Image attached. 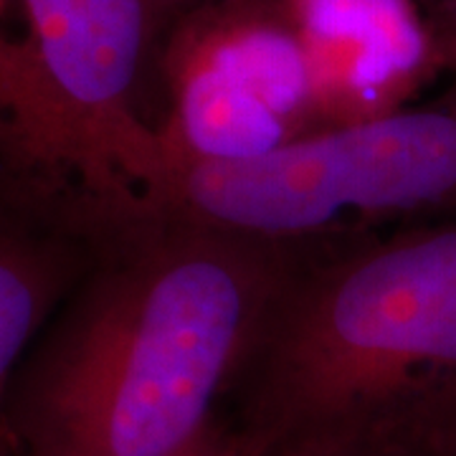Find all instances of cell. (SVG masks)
I'll return each instance as SVG.
<instances>
[{
	"instance_id": "cell-1",
	"label": "cell",
	"mask_w": 456,
	"mask_h": 456,
	"mask_svg": "<svg viewBox=\"0 0 456 456\" xmlns=\"http://www.w3.org/2000/svg\"><path fill=\"white\" fill-rule=\"evenodd\" d=\"M302 246L165 218L99 254L20 362L18 456H183Z\"/></svg>"
},
{
	"instance_id": "cell-2",
	"label": "cell",
	"mask_w": 456,
	"mask_h": 456,
	"mask_svg": "<svg viewBox=\"0 0 456 456\" xmlns=\"http://www.w3.org/2000/svg\"><path fill=\"white\" fill-rule=\"evenodd\" d=\"M228 395L244 456H391L456 421V221L305 246Z\"/></svg>"
},
{
	"instance_id": "cell-3",
	"label": "cell",
	"mask_w": 456,
	"mask_h": 456,
	"mask_svg": "<svg viewBox=\"0 0 456 456\" xmlns=\"http://www.w3.org/2000/svg\"><path fill=\"white\" fill-rule=\"evenodd\" d=\"M150 0H0V221L104 254L167 216Z\"/></svg>"
},
{
	"instance_id": "cell-4",
	"label": "cell",
	"mask_w": 456,
	"mask_h": 456,
	"mask_svg": "<svg viewBox=\"0 0 456 456\" xmlns=\"http://www.w3.org/2000/svg\"><path fill=\"white\" fill-rule=\"evenodd\" d=\"M167 216L284 246L456 221V86L431 104L312 132L259 158L178 163Z\"/></svg>"
},
{
	"instance_id": "cell-5",
	"label": "cell",
	"mask_w": 456,
	"mask_h": 456,
	"mask_svg": "<svg viewBox=\"0 0 456 456\" xmlns=\"http://www.w3.org/2000/svg\"><path fill=\"white\" fill-rule=\"evenodd\" d=\"M173 165L231 163L325 130L310 59L284 0H213L165 53Z\"/></svg>"
},
{
	"instance_id": "cell-6",
	"label": "cell",
	"mask_w": 456,
	"mask_h": 456,
	"mask_svg": "<svg viewBox=\"0 0 456 456\" xmlns=\"http://www.w3.org/2000/svg\"><path fill=\"white\" fill-rule=\"evenodd\" d=\"M310 59L322 125L403 110L444 69L421 0H284Z\"/></svg>"
},
{
	"instance_id": "cell-7",
	"label": "cell",
	"mask_w": 456,
	"mask_h": 456,
	"mask_svg": "<svg viewBox=\"0 0 456 456\" xmlns=\"http://www.w3.org/2000/svg\"><path fill=\"white\" fill-rule=\"evenodd\" d=\"M94 259L79 246L0 221V456H18L8 419L18 368Z\"/></svg>"
},
{
	"instance_id": "cell-8",
	"label": "cell",
	"mask_w": 456,
	"mask_h": 456,
	"mask_svg": "<svg viewBox=\"0 0 456 456\" xmlns=\"http://www.w3.org/2000/svg\"><path fill=\"white\" fill-rule=\"evenodd\" d=\"M428 20L436 33L444 64L456 71V0H431Z\"/></svg>"
},
{
	"instance_id": "cell-9",
	"label": "cell",
	"mask_w": 456,
	"mask_h": 456,
	"mask_svg": "<svg viewBox=\"0 0 456 456\" xmlns=\"http://www.w3.org/2000/svg\"><path fill=\"white\" fill-rule=\"evenodd\" d=\"M391 456H456V421L426 434L424 439L413 441Z\"/></svg>"
},
{
	"instance_id": "cell-10",
	"label": "cell",
	"mask_w": 456,
	"mask_h": 456,
	"mask_svg": "<svg viewBox=\"0 0 456 456\" xmlns=\"http://www.w3.org/2000/svg\"><path fill=\"white\" fill-rule=\"evenodd\" d=\"M183 456H244L226 426L213 424Z\"/></svg>"
}]
</instances>
